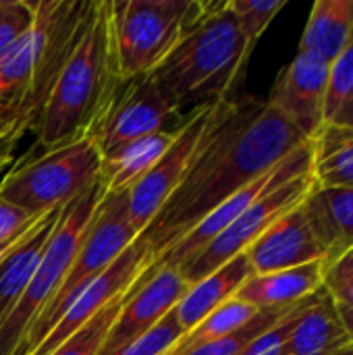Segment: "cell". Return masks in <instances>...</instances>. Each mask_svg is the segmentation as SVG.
<instances>
[{"label":"cell","instance_id":"6da1fadb","mask_svg":"<svg viewBox=\"0 0 353 355\" xmlns=\"http://www.w3.org/2000/svg\"><path fill=\"white\" fill-rule=\"evenodd\" d=\"M304 144L308 139L266 98L235 96L214 104L183 183L137 237L150 260Z\"/></svg>","mask_w":353,"mask_h":355},{"label":"cell","instance_id":"7a4b0ae2","mask_svg":"<svg viewBox=\"0 0 353 355\" xmlns=\"http://www.w3.org/2000/svg\"><path fill=\"white\" fill-rule=\"evenodd\" d=\"M252 52L229 2H204L152 77L179 112L193 110L235 98Z\"/></svg>","mask_w":353,"mask_h":355},{"label":"cell","instance_id":"3957f363","mask_svg":"<svg viewBox=\"0 0 353 355\" xmlns=\"http://www.w3.org/2000/svg\"><path fill=\"white\" fill-rule=\"evenodd\" d=\"M110 31V0H87L77 42L33 127L50 152L87 135L119 83Z\"/></svg>","mask_w":353,"mask_h":355},{"label":"cell","instance_id":"277c9868","mask_svg":"<svg viewBox=\"0 0 353 355\" xmlns=\"http://www.w3.org/2000/svg\"><path fill=\"white\" fill-rule=\"evenodd\" d=\"M104 198L100 181L60 210L40 266L0 324V355H21L29 331L58 293L81 239Z\"/></svg>","mask_w":353,"mask_h":355},{"label":"cell","instance_id":"5b68a950","mask_svg":"<svg viewBox=\"0 0 353 355\" xmlns=\"http://www.w3.org/2000/svg\"><path fill=\"white\" fill-rule=\"evenodd\" d=\"M102 152L89 135L17 164L0 181V200L37 218L64 208L98 179Z\"/></svg>","mask_w":353,"mask_h":355},{"label":"cell","instance_id":"8992f818","mask_svg":"<svg viewBox=\"0 0 353 355\" xmlns=\"http://www.w3.org/2000/svg\"><path fill=\"white\" fill-rule=\"evenodd\" d=\"M202 4L196 0H110L119 77L150 75L175 48Z\"/></svg>","mask_w":353,"mask_h":355},{"label":"cell","instance_id":"52a82bcc","mask_svg":"<svg viewBox=\"0 0 353 355\" xmlns=\"http://www.w3.org/2000/svg\"><path fill=\"white\" fill-rule=\"evenodd\" d=\"M137 233L129 220V200L127 191L119 193H104L83 239L81 245L71 262V268L60 285L58 293L37 318L33 329L27 335L21 355L29 354L54 327V322L62 316L67 304L79 293L89 281L102 275L133 241Z\"/></svg>","mask_w":353,"mask_h":355},{"label":"cell","instance_id":"ba28073f","mask_svg":"<svg viewBox=\"0 0 353 355\" xmlns=\"http://www.w3.org/2000/svg\"><path fill=\"white\" fill-rule=\"evenodd\" d=\"M312 187H314V179L310 171L264 193L181 270L185 281L189 285H196L198 281L212 275L235 256L246 254L248 248L264 231H268L289 210L300 206L310 196Z\"/></svg>","mask_w":353,"mask_h":355},{"label":"cell","instance_id":"9c48e42d","mask_svg":"<svg viewBox=\"0 0 353 355\" xmlns=\"http://www.w3.org/2000/svg\"><path fill=\"white\" fill-rule=\"evenodd\" d=\"M179 114L181 112L160 92L152 73L119 79L87 135L96 141L98 150L106 154L123 144L166 131V123Z\"/></svg>","mask_w":353,"mask_h":355},{"label":"cell","instance_id":"30bf717a","mask_svg":"<svg viewBox=\"0 0 353 355\" xmlns=\"http://www.w3.org/2000/svg\"><path fill=\"white\" fill-rule=\"evenodd\" d=\"M214 104L198 106L189 110L183 119L181 127L175 131L171 146L158 158V162L127 191L129 200V220L137 233V237L146 231V227L154 220L164 202L179 189L183 183L193 156L198 152L200 137L208 125L210 112Z\"/></svg>","mask_w":353,"mask_h":355},{"label":"cell","instance_id":"8fae6325","mask_svg":"<svg viewBox=\"0 0 353 355\" xmlns=\"http://www.w3.org/2000/svg\"><path fill=\"white\" fill-rule=\"evenodd\" d=\"M312 171V144H304L293 154H289L283 162H279L275 168H270L266 175L237 191L233 198L223 202L218 208H214L204 220H200L181 241H177L171 250H166L162 256H158L148 270H156L160 266H173L183 270L212 239H216L231 223H235L256 200H260L270 189Z\"/></svg>","mask_w":353,"mask_h":355},{"label":"cell","instance_id":"7c38bea8","mask_svg":"<svg viewBox=\"0 0 353 355\" xmlns=\"http://www.w3.org/2000/svg\"><path fill=\"white\" fill-rule=\"evenodd\" d=\"M152 264L146 245L135 239L102 275L89 281L73 300L67 304L62 316L54 322L48 335L25 355H50L62 343H67L77 331H81L92 318H96L104 308H108L117 297L129 293L133 283Z\"/></svg>","mask_w":353,"mask_h":355},{"label":"cell","instance_id":"4fadbf2b","mask_svg":"<svg viewBox=\"0 0 353 355\" xmlns=\"http://www.w3.org/2000/svg\"><path fill=\"white\" fill-rule=\"evenodd\" d=\"M189 287L191 285L179 268L160 266L156 270H146L127 293L98 355H119L127 345L144 337L173 312Z\"/></svg>","mask_w":353,"mask_h":355},{"label":"cell","instance_id":"5bb4252c","mask_svg":"<svg viewBox=\"0 0 353 355\" xmlns=\"http://www.w3.org/2000/svg\"><path fill=\"white\" fill-rule=\"evenodd\" d=\"M329 67L331 64L314 52L298 50L295 58L281 71L266 98V102L308 141H312L325 127Z\"/></svg>","mask_w":353,"mask_h":355},{"label":"cell","instance_id":"9a60e30c","mask_svg":"<svg viewBox=\"0 0 353 355\" xmlns=\"http://www.w3.org/2000/svg\"><path fill=\"white\" fill-rule=\"evenodd\" d=\"M254 275H268L325 260L322 248L300 206L281 216L246 252Z\"/></svg>","mask_w":353,"mask_h":355},{"label":"cell","instance_id":"2e32d148","mask_svg":"<svg viewBox=\"0 0 353 355\" xmlns=\"http://www.w3.org/2000/svg\"><path fill=\"white\" fill-rule=\"evenodd\" d=\"M308 223L322 248L325 264H333L353 250V189L312 187L302 202Z\"/></svg>","mask_w":353,"mask_h":355},{"label":"cell","instance_id":"e0dca14e","mask_svg":"<svg viewBox=\"0 0 353 355\" xmlns=\"http://www.w3.org/2000/svg\"><path fill=\"white\" fill-rule=\"evenodd\" d=\"M325 260L304 264L289 270L252 275L235 293V300L256 310L289 308L318 293L325 287Z\"/></svg>","mask_w":353,"mask_h":355},{"label":"cell","instance_id":"ac0fdd59","mask_svg":"<svg viewBox=\"0 0 353 355\" xmlns=\"http://www.w3.org/2000/svg\"><path fill=\"white\" fill-rule=\"evenodd\" d=\"M252 266L246 254L235 256L227 264H223L212 275L204 277L196 285L189 287V291L181 297V302L173 308V314L177 322L181 324L183 333H189L196 329L206 316H210L216 308H221L225 302L233 300L239 287L252 277Z\"/></svg>","mask_w":353,"mask_h":355},{"label":"cell","instance_id":"d6986e66","mask_svg":"<svg viewBox=\"0 0 353 355\" xmlns=\"http://www.w3.org/2000/svg\"><path fill=\"white\" fill-rule=\"evenodd\" d=\"M347 345H352V337L339 318L335 300L322 287L316 302L281 345V355H331Z\"/></svg>","mask_w":353,"mask_h":355},{"label":"cell","instance_id":"ffe728a7","mask_svg":"<svg viewBox=\"0 0 353 355\" xmlns=\"http://www.w3.org/2000/svg\"><path fill=\"white\" fill-rule=\"evenodd\" d=\"M173 137H175V131H160V133H152L135 141L123 144L102 154L98 181L104 193L129 191L158 162V158L171 146Z\"/></svg>","mask_w":353,"mask_h":355},{"label":"cell","instance_id":"44dd1931","mask_svg":"<svg viewBox=\"0 0 353 355\" xmlns=\"http://www.w3.org/2000/svg\"><path fill=\"white\" fill-rule=\"evenodd\" d=\"M50 17V0L35 2L33 25L0 58V100L15 102L29 85L44 52Z\"/></svg>","mask_w":353,"mask_h":355},{"label":"cell","instance_id":"7402d4cb","mask_svg":"<svg viewBox=\"0 0 353 355\" xmlns=\"http://www.w3.org/2000/svg\"><path fill=\"white\" fill-rule=\"evenodd\" d=\"M353 35V0H316L302 33L300 50L314 52L329 64Z\"/></svg>","mask_w":353,"mask_h":355},{"label":"cell","instance_id":"603a6c76","mask_svg":"<svg viewBox=\"0 0 353 355\" xmlns=\"http://www.w3.org/2000/svg\"><path fill=\"white\" fill-rule=\"evenodd\" d=\"M310 144L314 185L353 189V129L325 125Z\"/></svg>","mask_w":353,"mask_h":355},{"label":"cell","instance_id":"cb8c5ba5","mask_svg":"<svg viewBox=\"0 0 353 355\" xmlns=\"http://www.w3.org/2000/svg\"><path fill=\"white\" fill-rule=\"evenodd\" d=\"M256 312H260V310H256V308L233 297V300L225 302L221 308H216L210 316H206L196 329L185 333L179 339V343L166 355H183L191 349L206 345V343L218 341V339L239 331Z\"/></svg>","mask_w":353,"mask_h":355},{"label":"cell","instance_id":"d4e9b609","mask_svg":"<svg viewBox=\"0 0 353 355\" xmlns=\"http://www.w3.org/2000/svg\"><path fill=\"white\" fill-rule=\"evenodd\" d=\"M325 125L353 129V35L329 67Z\"/></svg>","mask_w":353,"mask_h":355},{"label":"cell","instance_id":"484cf974","mask_svg":"<svg viewBox=\"0 0 353 355\" xmlns=\"http://www.w3.org/2000/svg\"><path fill=\"white\" fill-rule=\"evenodd\" d=\"M295 306L277 308V310H260L239 331H235V333H231V335H227V337H223L218 341L206 343V345H202L198 349H191V352L183 355H239L256 337H260L262 333L273 329L279 320H283Z\"/></svg>","mask_w":353,"mask_h":355},{"label":"cell","instance_id":"4316f807","mask_svg":"<svg viewBox=\"0 0 353 355\" xmlns=\"http://www.w3.org/2000/svg\"><path fill=\"white\" fill-rule=\"evenodd\" d=\"M285 4L287 0H229L239 29L252 50L275 17L285 8Z\"/></svg>","mask_w":353,"mask_h":355},{"label":"cell","instance_id":"83f0119b","mask_svg":"<svg viewBox=\"0 0 353 355\" xmlns=\"http://www.w3.org/2000/svg\"><path fill=\"white\" fill-rule=\"evenodd\" d=\"M125 297H127V293L117 297L108 308H104L96 318H92L81 331H77L67 343H62L54 354L50 355H98L102 341H104L106 333L110 331V324L114 322Z\"/></svg>","mask_w":353,"mask_h":355},{"label":"cell","instance_id":"f1b7e54d","mask_svg":"<svg viewBox=\"0 0 353 355\" xmlns=\"http://www.w3.org/2000/svg\"><path fill=\"white\" fill-rule=\"evenodd\" d=\"M183 329L177 322L175 314L169 312L152 331H148L144 337L127 345L119 355H166L183 337Z\"/></svg>","mask_w":353,"mask_h":355},{"label":"cell","instance_id":"f546056e","mask_svg":"<svg viewBox=\"0 0 353 355\" xmlns=\"http://www.w3.org/2000/svg\"><path fill=\"white\" fill-rule=\"evenodd\" d=\"M35 2L4 0L0 6V58L12 48V44L33 25Z\"/></svg>","mask_w":353,"mask_h":355},{"label":"cell","instance_id":"4dcf8cb0","mask_svg":"<svg viewBox=\"0 0 353 355\" xmlns=\"http://www.w3.org/2000/svg\"><path fill=\"white\" fill-rule=\"evenodd\" d=\"M325 291L341 306L353 312V250L343 258L327 264L325 268Z\"/></svg>","mask_w":353,"mask_h":355},{"label":"cell","instance_id":"1f68e13d","mask_svg":"<svg viewBox=\"0 0 353 355\" xmlns=\"http://www.w3.org/2000/svg\"><path fill=\"white\" fill-rule=\"evenodd\" d=\"M37 218H33L27 212H23L21 208H17V206L8 204L4 200H0V243L8 241L15 235H19L25 229H29Z\"/></svg>","mask_w":353,"mask_h":355},{"label":"cell","instance_id":"d6a6232c","mask_svg":"<svg viewBox=\"0 0 353 355\" xmlns=\"http://www.w3.org/2000/svg\"><path fill=\"white\" fill-rule=\"evenodd\" d=\"M17 144L10 119H8V110L6 104L0 100V150H12V146Z\"/></svg>","mask_w":353,"mask_h":355},{"label":"cell","instance_id":"836d02e7","mask_svg":"<svg viewBox=\"0 0 353 355\" xmlns=\"http://www.w3.org/2000/svg\"><path fill=\"white\" fill-rule=\"evenodd\" d=\"M44 216H46V214H44ZM40 218H42V216H40ZM40 218H37V220H40ZM37 220H35V223H37ZM35 223H33V225H35ZM33 225H31V227H33ZM31 227H29V229H25L23 233L15 235L12 239H8V241L0 243V264H2V262L6 260V256H8V254H10V252H12V250H15V248H17V245L21 243V239H23V237H25V235H27V233L31 231Z\"/></svg>","mask_w":353,"mask_h":355},{"label":"cell","instance_id":"e575fe53","mask_svg":"<svg viewBox=\"0 0 353 355\" xmlns=\"http://www.w3.org/2000/svg\"><path fill=\"white\" fill-rule=\"evenodd\" d=\"M335 304H337V302H335ZM337 312H339V318H341L343 327L347 329V333H350V337H352V343H353V312L350 310V308L341 306V304H337Z\"/></svg>","mask_w":353,"mask_h":355},{"label":"cell","instance_id":"d590c367","mask_svg":"<svg viewBox=\"0 0 353 355\" xmlns=\"http://www.w3.org/2000/svg\"><path fill=\"white\" fill-rule=\"evenodd\" d=\"M331 355H353V343L352 345H347V347H343V349H339V352H335V354Z\"/></svg>","mask_w":353,"mask_h":355},{"label":"cell","instance_id":"8d00e7d4","mask_svg":"<svg viewBox=\"0 0 353 355\" xmlns=\"http://www.w3.org/2000/svg\"><path fill=\"white\" fill-rule=\"evenodd\" d=\"M6 152H12V150H0V154H6Z\"/></svg>","mask_w":353,"mask_h":355},{"label":"cell","instance_id":"74e56055","mask_svg":"<svg viewBox=\"0 0 353 355\" xmlns=\"http://www.w3.org/2000/svg\"><path fill=\"white\" fill-rule=\"evenodd\" d=\"M2 2H4V0H0V6H2Z\"/></svg>","mask_w":353,"mask_h":355}]
</instances>
